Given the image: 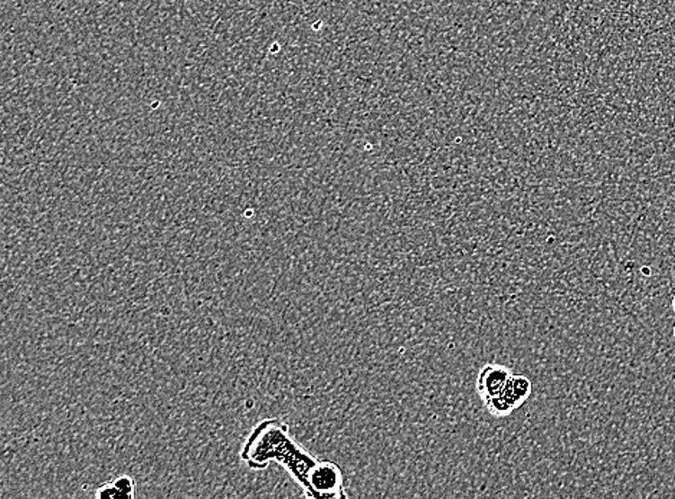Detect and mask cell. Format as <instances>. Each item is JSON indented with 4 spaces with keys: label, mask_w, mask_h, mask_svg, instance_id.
Wrapping results in <instances>:
<instances>
[{
    "label": "cell",
    "mask_w": 675,
    "mask_h": 499,
    "mask_svg": "<svg viewBox=\"0 0 675 499\" xmlns=\"http://www.w3.org/2000/svg\"><path fill=\"white\" fill-rule=\"evenodd\" d=\"M100 499H131L136 496V482L130 475H119L117 478L100 486L95 493Z\"/></svg>",
    "instance_id": "5"
},
{
    "label": "cell",
    "mask_w": 675,
    "mask_h": 499,
    "mask_svg": "<svg viewBox=\"0 0 675 499\" xmlns=\"http://www.w3.org/2000/svg\"><path fill=\"white\" fill-rule=\"evenodd\" d=\"M533 390V383L526 376L513 374L506 388L493 399L484 403L485 409L495 417H506L528 402Z\"/></svg>",
    "instance_id": "3"
},
{
    "label": "cell",
    "mask_w": 675,
    "mask_h": 499,
    "mask_svg": "<svg viewBox=\"0 0 675 499\" xmlns=\"http://www.w3.org/2000/svg\"><path fill=\"white\" fill-rule=\"evenodd\" d=\"M241 460L253 471H264L275 462L289 472L303 491L307 488L311 469L318 462L291 436L289 424L279 419L261 421L251 431L241 450Z\"/></svg>",
    "instance_id": "1"
},
{
    "label": "cell",
    "mask_w": 675,
    "mask_h": 499,
    "mask_svg": "<svg viewBox=\"0 0 675 499\" xmlns=\"http://www.w3.org/2000/svg\"><path fill=\"white\" fill-rule=\"evenodd\" d=\"M513 373L500 364H485L477 378V392L483 403L488 402L504 390Z\"/></svg>",
    "instance_id": "4"
},
{
    "label": "cell",
    "mask_w": 675,
    "mask_h": 499,
    "mask_svg": "<svg viewBox=\"0 0 675 499\" xmlns=\"http://www.w3.org/2000/svg\"><path fill=\"white\" fill-rule=\"evenodd\" d=\"M304 495L315 499L347 498L344 475L342 468L330 460H318L310 475Z\"/></svg>",
    "instance_id": "2"
},
{
    "label": "cell",
    "mask_w": 675,
    "mask_h": 499,
    "mask_svg": "<svg viewBox=\"0 0 675 499\" xmlns=\"http://www.w3.org/2000/svg\"><path fill=\"white\" fill-rule=\"evenodd\" d=\"M672 335H674V340H675V324H674V328H672Z\"/></svg>",
    "instance_id": "7"
},
{
    "label": "cell",
    "mask_w": 675,
    "mask_h": 499,
    "mask_svg": "<svg viewBox=\"0 0 675 499\" xmlns=\"http://www.w3.org/2000/svg\"><path fill=\"white\" fill-rule=\"evenodd\" d=\"M672 311H674L675 313V295H674V299H672Z\"/></svg>",
    "instance_id": "6"
}]
</instances>
